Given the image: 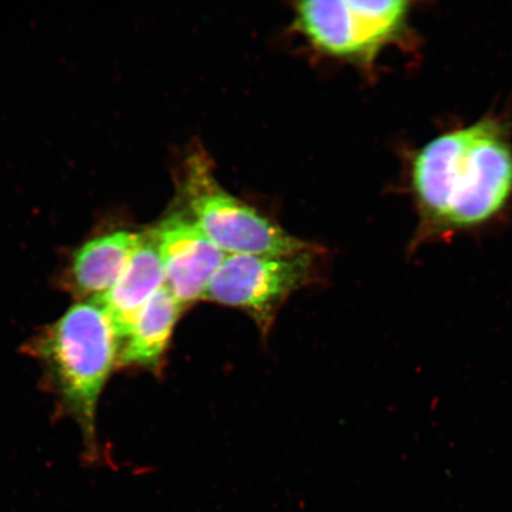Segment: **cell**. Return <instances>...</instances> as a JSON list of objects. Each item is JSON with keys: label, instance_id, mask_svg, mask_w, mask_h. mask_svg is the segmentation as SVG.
Instances as JSON below:
<instances>
[{"label": "cell", "instance_id": "cell-1", "mask_svg": "<svg viewBox=\"0 0 512 512\" xmlns=\"http://www.w3.org/2000/svg\"><path fill=\"white\" fill-rule=\"evenodd\" d=\"M418 229L409 248L473 232L512 200V142L503 121L486 117L422 145L409 163Z\"/></svg>", "mask_w": 512, "mask_h": 512}, {"label": "cell", "instance_id": "cell-2", "mask_svg": "<svg viewBox=\"0 0 512 512\" xmlns=\"http://www.w3.org/2000/svg\"><path fill=\"white\" fill-rule=\"evenodd\" d=\"M119 350L110 318L93 300L70 307L35 343L57 394L89 443L94 440L100 395Z\"/></svg>", "mask_w": 512, "mask_h": 512}, {"label": "cell", "instance_id": "cell-3", "mask_svg": "<svg viewBox=\"0 0 512 512\" xmlns=\"http://www.w3.org/2000/svg\"><path fill=\"white\" fill-rule=\"evenodd\" d=\"M184 196L191 219L224 254L297 255L313 252L312 246L286 233L224 190L203 152L192 153L185 165Z\"/></svg>", "mask_w": 512, "mask_h": 512}, {"label": "cell", "instance_id": "cell-4", "mask_svg": "<svg viewBox=\"0 0 512 512\" xmlns=\"http://www.w3.org/2000/svg\"><path fill=\"white\" fill-rule=\"evenodd\" d=\"M298 14L306 35L320 49L371 61L406 34L412 10L411 3L400 0H310L298 4Z\"/></svg>", "mask_w": 512, "mask_h": 512}, {"label": "cell", "instance_id": "cell-5", "mask_svg": "<svg viewBox=\"0 0 512 512\" xmlns=\"http://www.w3.org/2000/svg\"><path fill=\"white\" fill-rule=\"evenodd\" d=\"M313 252L297 255H226L204 298L239 307L267 330L281 304L309 283Z\"/></svg>", "mask_w": 512, "mask_h": 512}, {"label": "cell", "instance_id": "cell-6", "mask_svg": "<svg viewBox=\"0 0 512 512\" xmlns=\"http://www.w3.org/2000/svg\"><path fill=\"white\" fill-rule=\"evenodd\" d=\"M165 272V286L179 304L204 298L227 254L211 242L188 213L166 217L152 230Z\"/></svg>", "mask_w": 512, "mask_h": 512}, {"label": "cell", "instance_id": "cell-7", "mask_svg": "<svg viewBox=\"0 0 512 512\" xmlns=\"http://www.w3.org/2000/svg\"><path fill=\"white\" fill-rule=\"evenodd\" d=\"M165 286V272L151 234L140 241L126 270L111 291L93 302L99 303L110 318L119 341L130 332L139 312Z\"/></svg>", "mask_w": 512, "mask_h": 512}, {"label": "cell", "instance_id": "cell-8", "mask_svg": "<svg viewBox=\"0 0 512 512\" xmlns=\"http://www.w3.org/2000/svg\"><path fill=\"white\" fill-rule=\"evenodd\" d=\"M142 238L120 230L86 242L75 253L70 270L76 294L91 300L104 297L123 275Z\"/></svg>", "mask_w": 512, "mask_h": 512}, {"label": "cell", "instance_id": "cell-9", "mask_svg": "<svg viewBox=\"0 0 512 512\" xmlns=\"http://www.w3.org/2000/svg\"><path fill=\"white\" fill-rule=\"evenodd\" d=\"M182 305L164 286L145 304L120 345L119 362L125 366L153 367L170 343Z\"/></svg>", "mask_w": 512, "mask_h": 512}]
</instances>
